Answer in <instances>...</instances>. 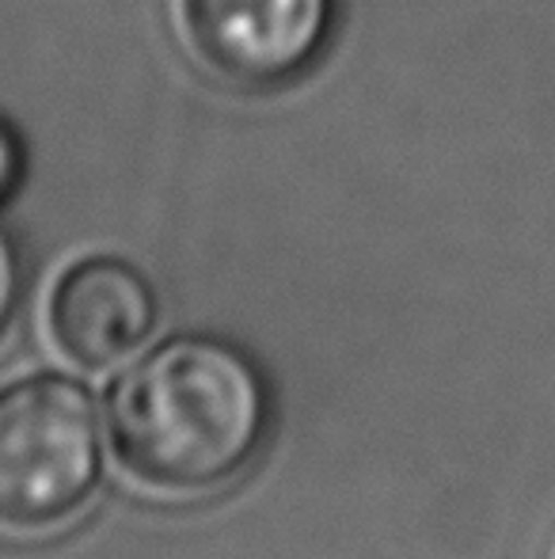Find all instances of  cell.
<instances>
[{
    "instance_id": "3",
    "label": "cell",
    "mask_w": 555,
    "mask_h": 559,
    "mask_svg": "<svg viewBox=\"0 0 555 559\" xmlns=\"http://www.w3.org/2000/svg\"><path fill=\"white\" fill-rule=\"evenodd\" d=\"M339 0H179L194 61L248 92L293 84L319 61Z\"/></svg>"
},
{
    "instance_id": "4",
    "label": "cell",
    "mask_w": 555,
    "mask_h": 559,
    "mask_svg": "<svg viewBox=\"0 0 555 559\" xmlns=\"http://www.w3.org/2000/svg\"><path fill=\"white\" fill-rule=\"evenodd\" d=\"M156 317L160 301L153 282L119 255L81 259L50 294L53 346L84 369H107L141 350Z\"/></svg>"
},
{
    "instance_id": "5",
    "label": "cell",
    "mask_w": 555,
    "mask_h": 559,
    "mask_svg": "<svg viewBox=\"0 0 555 559\" xmlns=\"http://www.w3.org/2000/svg\"><path fill=\"white\" fill-rule=\"evenodd\" d=\"M20 289H23V266H20V251H15L12 236L0 225V338L12 328V317L20 309Z\"/></svg>"
},
{
    "instance_id": "1",
    "label": "cell",
    "mask_w": 555,
    "mask_h": 559,
    "mask_svg": "<svg viewBox=\"0 0 555 559\" xmlns=\"http://www.w3.org/2000/svg\"><path fill=\"white\" fill-rule=\"evenodd\" d=\"M119 464L164 495L229 484L255 456L270 423V392L240 346L179 335L141 354L107 396Z\"/></svg>"
},
{
    "instance_id": "6",
    "label": "cell",
    "mask_w": 555,
    "mask_h": 559,
    "mask_svg": "<svg viewBox=\"0 0 555 559\" xmlns=\"http://www.w3.org/2000/svg\"><path fill=\"white\" fill-rule=\"evenodd\" d=\"M20 176H23V148H20V141H15L12 126L0 122V202L12 194Z\"/></svg>"
},
{
    "instance_id": "2",
    "label": "cell",
    "mask_w": 555,
    "mask_h": 559,
    "mask_svg": "<svg viewBox=\"0 0 555 559\" xmlns=\"http://www.w3.org/2000/svg\"><path fill=\"white\" fill-rule=\"evenodd\" d=\"M104 476L96 396L61 373L0 384V530H61L92 502Z\"/></svg>"
}]
</instances>
